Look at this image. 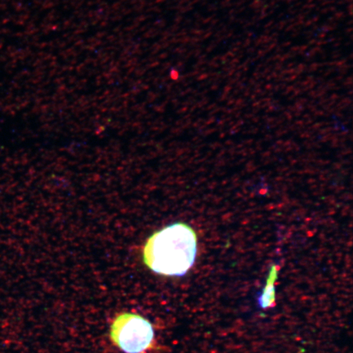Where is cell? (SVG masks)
<instances>
[{
    "label": "cell",
    "mask_w": 353,
    "mask_h": 353,
    "mask_svg": "<svg viewBox=\"0 0 353 353\" xmlns=\"http://www.w3.org/2000/svg\"><path fill=\"white\" fill-rule=\"evenodd\" d=\"M197 248L194 229L185 223H174L148 237L143 249V261L157 274L183 276L195 263Z\"/></svg>",
    "instance_id": "obj_1"
},
{
    "label": "cell",
    "mask_w": 353,
    "mask_h": 353,
    "mask_svg": "<svg viewBox=\"0 0 353 353\" xmlns=\"http://www.w3.org/2000/svg\"><path fill=\"white\" fill-rule=\"evenodd\" d=\"M110 337L125 353H142L152 347L154 330L142 316L125 312L117 316L110 326Z\"/></svg>",
    "instance_id": "obj_2"
},
{
    "label": "cell",
    "mask_w": 353,
    "mask_h": 353,
    "mask_svg": "<svg viewBox=\"0 0 353 353\" xmlns=\"http://www.w3.org/2000/svg\"><path fill=\"white\" fill-rule=\"evenodd\" d=\"M278 276V267L273 266L268 276L266 285L258 298V303L260 307L267 309L276 305V288L275 284Z\"/></svg>",
    "instance_id": "obj_3"
}]
</instances>
